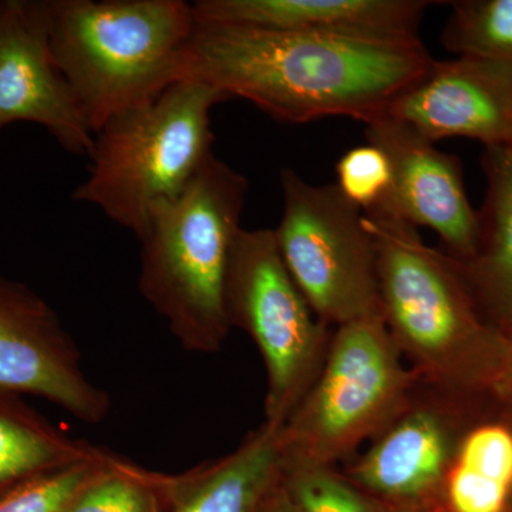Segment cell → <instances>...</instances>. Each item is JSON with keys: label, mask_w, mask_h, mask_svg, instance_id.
<instances>
[{"label": "cell", "mask_w": 512, "mask_h": 512, "mask_svg": "<svg viewBox=\"0 0 512 512\" xmlns=\"http://www.w3.org/2000/svg\"><path fill=\"white\" fill-rule=\"evenodd\" d=\"M109 451L26 481L0 498V512H64L103 468Z\"/></svg>", "instance_id": "23"}, {"label": "cell", "mask_w": 512, "mask_h": 512, "mask_svg": "<svg viewBox=\"0 0 512 512\" xmlns=\"http://www.w3.org/2000/svg\"><path fill=\"white\" fill-rule=\"evenodd\" d=\"M367 143L382 148L393 170V215L413 227L433 229L447 255L467 262L480 238L478 211L471 207L457 156L403 121L390 116L366 124Z\"/></svg>", "instance_id": "12"}, {"label": "cell", "mask_w": 512, "mask_h": 512, "mask_svg": "<svg viewBox=\"0 0 512 512\" xmlns=\"http://www.w3.org/2000/svg\"><path fill=\"white\" fill-rule=\"evenodd\" d=\"M173 476L150 473L110 453L64 512H170Z\"/></svg>", "instance_id": "19"}, {"label": "cell", "mask_w": 512, "mask_h": 512, "mask_svg": "<svg viewBox=\"0 0 512 512\" xmlns=\"http://www.w3.org/2000/svg\"><path fill=\"white\" fill-rule=\"evenodd\" d=\"M282 484L298 512H386L336 467L284 468Z\"/></svg>", "instance_id": "21"}, {"label": "cell", "mask_w": 512, "mask_h": 512, "mask_svg": "<svg viewBox=\"0 0 512 512\" xmlns=\"http://www.w3.org/2000/svg\"><path fill=\"white\" fill-rule=\"evenodd\" d=\"M493 387L495 392L501 394L505 399L512 400V336L511 339H507L503 362H501Z\"/></svg>", "instance_id": "24"}, {"label": "cell", "mask_w": 512, "mask_h": 512, "mask_svg": "<svg viewBox=\"0 0 512 512\" xmlns=\"http://www.w3.org/2000/svg\"><path fill=\"white\" fill-rule=\"evenodd\" d=\"M101 448L74 440L23 402L0 389V491L96 456Z\"/></svg>", "instance_id": "18"}, {"label": "cell", "mask_w": 512, "mask_h": 512, "mask_svg": "<svg viewBox=\"0 0 512 512\" xmlns=\"http://www.w3.org/2000/svg\"><path fill=\"white\" fill-rule=\"evenodd\" d=\"M433 60L421 40L197 25L181 80L210 84L285 123L342 116L367 124L384 116Z\"/></svg>", "instance_id": "1"}, {"label": "cell", "mask_w": 512, "mask_h": 512, "mask_svg": "<svg viewBox=\"0 0 512 512\" xmlns=\"http://www.w3.org/2000/svg\"><path fill=\"white\" fill-rule=\"evenodd\" d=\"M441 33V45L458 56L512 66V0H460Z\"/></svg>", "instance_id": "20"}, {"label": "cell", "mask_w": 512, "mask_h": 512, "mask_svg": "<svg viewBox=\"0 0 512 512\" xmlns=\"http://www.w3.org/2000/svg\"><path fill=\"white\" fill-rule=\"evenodd\" d=\"M427 510L511 512V427L490 421L461 433L439 495Z\"/></svg>", "instance_id": "17"}, {"label": "cell", "mask_w": 512, "mask_h": 512, "mask_svg": "<svg viewBox=\"0 0 512 512\" xmlns=\"http://www.w3.org/2000/svg\"><path fill=\"white\" fill-rule=\"evenodd\" d=\"M0 389L33 394L84 423L110 412L109 393L86 376L59 316L28 286L0 276Z\"/></svg>", "instance_id": "9"}, {"label": "cell", "mask_w": 512, "mask_h": 512, "mask_svg": "<svg viewBox=\"0 0 512 512\" xmlns=\"http://www.w3.org/2000/svg\"><path fill=\"white\" fill-rule=\"evenodd\" d=\"M284 211L274 229L289 274L330 328L383 318L377 259L363 212L338 185H313L281 173Z\"/></svg>", "instance_id": "8"}, {"label": "cell", "mask_w": 512, "mask_h": 512, "mask_svg": "<svg viewBox=\"0 0 512 512\" xmlns=\"http://www.w3.org/2000/svg\"><path fill=\"white\" fill-rule=\"evenodd\" d=\"M282 481L279 429L262 423L227 456L173 476L170 512H262Z\"/></svg>", "instance_id": "15"}, {"label": "cell", "mask_w": 512, "mask_h": 512, "mask_svg": "<svg viewBox=\"0 0 512 512\" xmlns=\"http://www.w3.org/2000/svg\"><path fill=\"white\" fill-rule=\"evenodd\" d=\"M16 121L45 127L76 156L92 154L94 133L53 56L45 2H0V130Z\"/></svg>", "instance_id": "10"}, {"label": "cell", "mask_w": 512, "mask_h": 512, "mask_svg": "<svg viewBox=\"0 0 512 512\" xmlns=\"http://www.w3.org/2000/svg\"><path fill=\"white\" fill-rule=\"evenodd\" d=\"M229 325L247 332L268 379L265 424L281 429L315 383L333 328L315 315L284 264L274 229L242 228L225 279Z\"/></svg>", "instance_id": "7"}, {"label": "cell", "mask_w": 512, "mask_h": 512, "mask_svg": "<svg viewBox=\"0 0 512 512\" xmlns=\"http://www.w3.org/2000/svg\"><path fill=\"white\" fill-rule=\"evenodd\" d=\"M227 99L210 84L184 79L107 121L94 134L89 177L73 200L140 238L151 210L181 194L214 154L211 110Z\"/></svg>", "instance_id": "5"}, {"label": "cell", "mask_w": 512, "mask_h": 512, "mask_svg": "<svg viewBox=\"0 0 512 512\" xmlns=\"http://www.w3.org/2000/svg\"><path fill=\"white\" fill-rule=\"evenodd\" d=\"M426 0H200L197 25L417 42Z\"/></svg>", "instance_id": "14"}, {"label": "cell", "mask_w": 512, "mask_h": 512, "mask_svg": "<svg viewBox=\"0 0 512 512\" xmlns=\"http://www.w3.org/2000/svg\"><path fill=\"white\" fill-rule=\"evenodd\" d=\"M386 512H420V511L409 510V508L387 507V505H386Z\"/></svg>", "instance_id": "25"}, {"label": "cell", "mask_w": 512, "mask_h": 512, "mask_svg": "<svg viewBox=\"0 0 512 512\" xmlns=\"http://www.w3.org/2000/svg\"><path fill=\"white\" fill-rule=\"evenodd\" d=\"M248 180L212 154L141 234L140 292L188 352H218L231 325L225 279L241 231Z\"/></svg>", "instance_id": "3"}, {"label": "cell", "mask_w": 512, "mask_h": 512, "mask_svg": "<svg viewBox=\"0 0 512 512\" xmlns=\"http://www.w3.org/2000/svg\"><path fill=\"white\" fill-rule=\"evenodd\" d=\"M384 116L409 124L436 144L467 137L485 147L512 144V66L458 56L433 60Z\"/></svg>", "instance_id": "13"}, {"label": "cell", "mask_w": 512, "mask_h": 512, "mask_svg": "<svg viewBox=\"0 0 512 512\" xmlns=\"http://www.w3.org/2000/svg\"><path fill=\"white\" fill-rule=\"evenodd\" d=\"M420 384L383 318L333 329L315 383L279 429L284 468L349 460L410 406Z\"/></svg>", "instance_id": "6"}, {"label": "cell", "mask_w": 512, "mask_h": 512, "mask_svg": "<svg viewBox=\"0 0 512 512\" xmlns=\"http://www.w3.org/2000/svg\"><path fill=\"white\" fill-rule=\"evenodd\" d=\"M487 197L480 218L476 254L456 262L474 299L512 323V144L485 147Z\"/></svg>", "instance_id": "16"}, {"label": "cell", "mask_w": 512, "mask_h": 512, "mask_svg": "<svg viewBox=\"0 0 512 512\" xmlns=\"http://www.w3.org/2000/svg\"><path fill=\"white\" fill-rule=\"evenodd\" d=\"M336 175L340 192L363 214H393V170L382 148L367 143L346 151Z\"/></svg>", "instance_id": "22"}, {"label": "cell", "mask_w": 512, "mask_h": 512, "mask_svg": "<svg viewBox=\"0 0 512 512\" xmlns=\"http://www.w3.org/2000/svg\"><path fill=\"white\" fill-rule=\"evenodd\" d=\"M448 396L421 383L410 406L346 466L343 476L387 507L430 508L461 434Z\"/></svg>", "instance_id": "11"}, {"label": "cell", "mask_w": 512, "mask_h": 512, "mask_svg": "<svg viewBox=\"0 0 512 512\" xmlns=\"http://www.w3.org/2000/svg\"><path fill=\"white\" fill-rule=\"evenodd\" d=\"M376 249L383 319L421 383L451 394L494 386L507 346L478 323L476 299L453 258L393 214H363Z\"/></svg>", "instance_id": "2"}, {"label": "cell", "mask_w": 512, "mask_h": 512, "mask_svg": "<svg viewBox=\"0 0 512 512\" xmlns=\"http://www.w3.org/2000/svg\"><path fill=\"white\" fill-rule=\"evenodd\" d=\"M424 512H437V511H434V510H427V511H424Z\"/></svg>", "instance_id": "26"}, {"label": "cell", "mask_w": 512, "mask_h": 512, "mask_svg": "<svg viewBox=\"0 0 512 512\" xmlns=\"http://www.w3.org/2000/svg\"><path fill=\"white\" fill-rule=\"evenodd\" d=\"M50 46L94 134L180 82L197 22L184 0H47Z\"/></svg>", "instance_id": "4"}]
</instances>
